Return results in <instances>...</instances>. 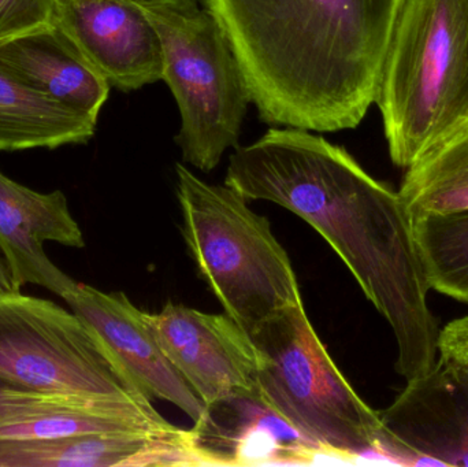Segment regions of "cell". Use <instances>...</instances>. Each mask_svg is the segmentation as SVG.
Listing matches in <instances>:
<instances>
[{"label":"cell","instance_id":"cell-1","mask_svg":"<svg viewBox=\"0 0 468 467\" xmlns=\"http://www.w3.org/2000/svg\"><path fill=\"white\" fill-rule=\"evenodd\" d=\"M225 184L247 200H267L321 233L387 320L404 380L439 359V321L399 191L368 175L340 145L305 129L270 128L237 147Z\"/></svg>","mask_w":468,"mask_h":467},{"label":"cell","instance_id":"cell-2","mask_svg":"<svg viewBox=\"0 0 468 467\" xmlns=\"http://www.w3.org/2000/svg\"><path fill=\"white\" fill-rule=\"evenodd\" d=\"M270 125L354 129L376 99L404 0H202Z\"/></svg>","mask_w":468,"mask_h":467},{"label":"cell","instance_id":"cell-3","mask_svg":"<svg viewBox=\"0 0 468 467\" xmlns=\"http://www.w3.org/2000/svg\"><path fill=\"white\" fill-rule=\"evenodd\" d=\"M374 103L403 169L467 120L468 0H404Z\"/></svg>","mask_w":468,"mask_h":467},{"label":"cell","instance_id":"cell-4","mask_svg":"<svg viewBox=\"0 0 468 467\" xmlns=\"http://www.w3.org/2000/svg\"><path fill=\"white\" fill-rule=\"evenodd\" d=\"M176 173L189 252L225 313L250 334L300 303L291 260L267 218L227 184L211 186L180 164Z\"/></svg>","mask_w":468,"mask_h":467},{"label":"cell","instance_id":"cell-5","mask_svg":"<svg viewBox=\"0 0 468 467\" xmlns=\"http://www.w3.org/2000/svg\"><path fill=\"white\" fill-rule=\"evenodd\" d=\"M259 353L258 391L264 402L330 457L381 452L379 416L327 354L303 302L250 334Z\"/></svg>","mask_w":468,"mask_h":467},{"label":"cell","instance_id":"cell-6","mask_svg":"<svg viewBox=\"0 0 468 467\" xmlns=\"http://www.w3.org/2000/svg\"><path fill=\"white\" fill-rule=\"evenodd\" d=\"M153 22L164 54V80L181 115L176 143L184 162L216 169L239 147L250 103L244 74L216 16L197 0H136Z\"/></svg>","mask_w":468,"mask_h":467},{"label":"cell","instance_id":"cell-7","mask_svg":"<svg viewBox=\"0 0 468 467\" xmlns=\"http://www.w3.org/2000/svg\"><path fill=\"white\" fill-rule=\"evenodd\" d=\"M0 384L85 399L151 402L71 310L21 291L0 292Z\"/></svg>","mask_w":468,"mask_h":467},{"label":"cell","instance_id":"cell-8","mask_svg":"<svg viewBox=\"0 0 468 467\" xmlns=\"http://www.w3.org/2000/svg\"><path fill=\"white\" fill-rule=\"evenodd\" d=\"M379 446L407 465L468 467V365L437 359L378 411Z\"/></svg>","mask_w":468,"mask_h":467},{"label":"cell","instance_id":"cell-9","mask_svg":"<svg viewBox=\"0 0 468 467\" xmlns=\"http://www.w3.org/2000/svg\"><path fill=\"white\" fill-rule=\"evenodd\" d=\"M147 318L165 356L206 406L258 392V350L227 313L167 303Z\"/></svg>","mask_w":468,"mask_h":467},{"label":"cell","instance_id":"cell-10","mask_svg":"<svg viewBox=\"0 0 468 467\" xmlns=\"http://www.w3.org/2000/svg\"><path fill=\"white\" fill-rule=\"evenodd\" d=\"M63 301L140 394L173 403L194 422L202 419L205 403L165 356L147 313L122 292H103L84 282H77Z\"/></svg>","mask_w":468,"mask_h":467},{"label":"cell","instance_id":"cell-11","mask_svg":"<svg viewBox=\"0 0 468 467\" xmlns=\"http://www.w3.org/2000/svg\"><path fill=\"white\" fill-rule=\"evenodd\" d=\"M52 22L112 87L129 92L164 80L161 40L136 0H54Z\"/></svg>","mask_w":468,"mask_h":467},{"label":"cell","instance_id":"cell-12","mask_svg":"<svg viewBox=\"0 0 468 467\" xmlns=\"http://www.w3.org/2000/svg\"><path fill=\"white\" fill-rule=\"evenodd\" d=\"M46 243L85 247L68 197L62 191H33L0 172V255L14 288L36 285L63 299L77 281L49 260Z\"/></svg>","mask_w":468,"mask_h":467},{"label":"cell","instance_id":"cell-13","mask_svg":"<svg viewBox=\"0 0 468 467\" xmlns=\"http://www.w3.org/2000/svg\"><path fill=\"white\" fill-rule=\"evenodd\" d=\"M189 433L202 465H305L319 457L332 458L272 410L259 391L206 406Z\"/></svg>","mask_w":468,"mask_h":467},{"label":"cell","instance_id":"cell-14","mask_svg":"<svg viewBox=\"0 0 468 467\" xmlns=\"http://www.w3.org/2000/svg\"><path fill=\"white\" fill-rule=\"evenodd\" d=\"M189 430L0 438V467L197 466Z\"/></svg>","mask_w":468,"mask_h":467},{"label":"cell","instance_id":"cell-15","mask_svg":"<svg viewBox=\"0 0 468 467\" xmlns=\"http://www.w3.org/2000/svg\"><path fill=\"white\" fill-rule=\"evenodd\" d=\"M0 70L96 122L112 88L54 22L0 44Z\"/></svg>","mask_w":468,"mask_h":467},{"label":"cell","instance_id":"cell-16","mask_svg":"<svg viewBox=\"0 0 468 467\" xmlns=\"http://www.w3.org/2000/svg\"><path fill=\"white\" fill-rule=\"evenodd\" d=\"M96 121L27 90L0 70V151L85 144Z\"/></svg>","mask_w":468,"mask_h":467},{"label":"cell","instance_id":"cell-17","mask_svg":"<svg viewBox=\"0 0 468 467\" xmlns=\"http://www.w3.org/2000/svg\"><path fill=\"white\" fill-rule=\"evenodd\" d=\"M399 194L411 217L468 210V118L406 167Z\"/></svg>","mask_w":468,"mask_h":467},{"label":"cell","instance_id":"cell-18","mask_svg":"<svg viewBox=\"0 0 468 467\" xmlns=\"http://www.w3.org/2000/svg\"><path fill=\"white\" fill-rule=\"evenodd\" d=\"M412 232L429 288L468 304V210L412 217Z\"/></svg>","mask_w":468,"mask_h":467},{"label":"cell","instance_id":"cell-19","mask_svg":"<svg viewBox=\"0 0 468 467\" xmlns=\"http://www.w3.org/2000/svg\"><path fill=\"white\" fill-rule=\"evenodd\" d=\"M117 402V400H93L62 394L25 391L0 384V428L10 427L27 419L92 403Z\"/></svg>","mask_w":468,"mask_h":467},{"label":"cell","instance_id":"cell-20","mask_svg":"<svg viewBox=\"0 0 468 467\" xmlns=\"http://www.w3.org/2000/svg\"><path fill=\"white\" fill-rule=\"evenodd\" d=\"M54 0H0V44L51 25Z\"/></svg>","mask_w":468,"mask_h":467},{"label":"cell","instance_id":"cell-21","mask_svg":"<svg viewBox=\"0 0 468 467\" xmlns=\"http://www.w3.org/2000/svg\"><path fill=\"white\" fill-rule=\"evenodd\" d=\"M439 356L468 365V314L451 321L441 328L439 337Z\"/></svg>","mask_w":468,"mask_h":467},{"label":"cell","instance_id":"cell-22","mask_svg":"<svg viewBox=\"0 0 468 467\" xmlns=\"http://www.w3.org/2000/svg\"><path fill=\"white\" fill-rule=\"evenodd\" d=\"M11 291L16 290L14 288L13 281H11L7 266H5V260L0 255V292H11Z\"/></svg>","mask_w":468,"mask_h":467}]
</instances>
